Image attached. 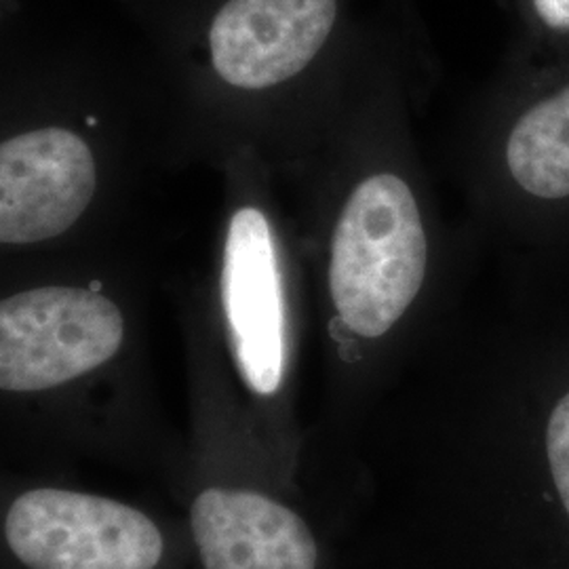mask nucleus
Here are the masks:
<instances>
[{"instance_id":"obj_1","label":"nucleus","mask_w":569,"mask_h":569,"mask_svg":"<svg viewBox=\"0 0 569 569\" xmlns=\"http://www.w3.org/2000/svg\"><path fill=\"white\" fill-rule=\"evenodd\" d=\"M428 268L427 230L411 188L378 173L359 183L336 224L331 300L355 336H387L416 302Z\"/></svg>"},{"instance_id":"obj_2","label":"nucleus","mask_w":569,"mask_h":569,"mask_svg":"<svg viewBox=\"0 0 569 569\" xmlns=\"http://www.w3.org/2000/svg\"><path fill=\"white\" fill-rule=\"evenodd\" d=\"M124 321L112 300L81 287H39L0 305V387L37 392L110 361Z\"/></svg>"},{"instance_id":"obj_3","label":"nucleus","mask_w":569,"mask_h":569,"mask_svg":"<svg viewBox=\"0 0 569 569\" xmlns=\"http://www.w3.org/2000/svg\"><path fill=\"white\" fill-rule=\"evenodd\" d=\"M7 545L30 569H154L157 526L117 500L66 489H32L7 512Z\"/></svg>"},{"instance_id":"obj_4","label":"nucleus","mask_w":569,"mask_h":569,"mask_svg":"<svg viewBox=\"0 0 569 569\" xmlns=\"http://www.w3.org/2000/svg\"><path fill=\"white\" fill-rule=\"evenodd\" d=\"M96 161L77 133L49 127L0 146V241L60 237L93 201Z\"/></svg>"},{"instance_id":"obj_5","label":"nucleus","mask_w":569,"mask_h":569,"mask_svg":"<svg viewBox=\"0 0 569 569\" xmlns=\"http://www.w3.org/2000/svg\"><path fill=\"white\" fill-rule=\"evenodd\" d=\"M340 18V0H226L207 30L222 81L268 89L306 70Z\"/></svg>"},{"instance_id":"obj_6","label":"nucleus","mask_w":569,"mask_h":569,"mask_svg":"<svg viewBox=\"0 0 569 569\" xmlns=\"http://www.w3.org/2000/svg\"><path fill=\"white\" fill-rule=\"evenodd\" d=\"M222 300L244 385L258 395H274L283 380V291L272 230L253 207L239 209L228 226Z\"/></svg>"},{"instance_id":"obj_7","label":"nucleus","mask_w":569,"mask_h":569,"mask_svg":"<svg viewBox=\"0 0 569 569\" xmlns=\"http://www.w3.org/2000/svg\"><path fill=\"white\" fill-rule=\"evenodd\" d=\"M190 517L204 569L317 568L305 519L262 493L204 489Z\"/></svg>"},{"instance_id":"obj_8","label":"nucleus","mask_w":569,"mask_h":569,"mask_svg":"<svg viewBox=\"0 0 569 569\" xmlns=\"http://www.w3.org/2000/svg\"><path fill=\"white\" fill-rule=\"evenodd\" d=\"M515 183L536 199L569 197V84L526 110L507 140Z\"/></svg>"},{"instance_id":"obj_9","label":"nucleus","mask_w":569,"mask_h":569,"mask_svg":"<svg viewBox=\"0 0 569 569\" xmlns=\"http://www.w3.org/2000/svg\"><path fill=\"white\" fill-rule=\"evenodd\" d=\"M528 9L540 30L569 39V0H528Z\"/></svg>"}]
</instances>
